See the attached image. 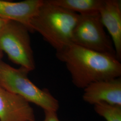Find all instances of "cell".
<instances>
[{
  "mask_svg": "<svg viewBox=\"0 0 121 121\" xmlns=\"http://www.w3.org/2000/svg\"><path fill=\"white\" fill-rule=\"evenodd\" d=\"M64 63L73 85L84 89L92 82L121 77V64L116 56L71 44L56 52Z\"/></svg>",
  "mask_w": 121,
  "mask_h": 121,
  "instance_id": "6da1fadb",
  "label": "cell"
},
{
  "mask_svg": "<svg viewBox=\"0 0 121 121\" xmlns=\"http://www.w3.org/2000/svg\"><path fill=\"white\" fill-rule=\"evenodd\" d=\"M78 17V13L43 0L30 21V31L38 32L56 52L60 51L72 44Z\"/></svg>",
  "mask_w": 121,
  "mask_h": 121,
  "instance_id": "7a4b0ae2",
  "label": "cell"
},
{
  "mask_svg": "<svg viewBox=\"0 0 121 121\" xmlns=\"http://www.w3.org/2000/svg\"><path fill=\"white\" fill-rule=\"evenodd\" d=\"M30 71L20 67L16 69L0 61V85L20 96L29 103L41 108L43 111L57 112L59 103L47 89H41L28 78Z\"/></svg>",
  "mask_w": 121,
  "mask_h": 121,
  "instance_id": "3957f363",
  "label": "cell"
},
{
  "mask_svg": "<svg viewBox=\"0 0 121 121\" xmlns=\"http://www.w3.org/2000/svg\"><path fill=\"white\" fill-rule=\"evenodd\" d=\"M30 31L20 23L8 21L0 30V51L4 52L14 63L29 71L35 69Z\"/></svg>",
  "mask_w": 121,
  "mask_h": 121,
  "instance_id": "277c9868",
  "label": "cell"
},
{
  "mask_svg": "<svg viewBox=\"0 0 121 121\" xmlns=\"http://www.w3.org/2000/svg\"><path fill=\"white\" fill-rule=\"evenodd\" d=\"M72 43L116 57L112 41L104 30L99 12L79 14L73 32Z\"/></svg>",
  "mask_w": 121,
  "mask_h": 121,
  "instance_id": "5b68a950",
  "label": "cell"
},
{
  "mask_svg": "<svg viewBox=\"0 0 121 121\" xmlns=\"http://www.w3.org/2000/svg\"><path fill=\"white\" fill-rule=\"evenodd\" d=\"M0 121H36L30 103L0 85Z\"/></svg>",
  "mask_w": 121,
  "mask_h": 121,
  "instance_id": "8992f818",
  "label": "cell"
},
{
  "mask_svg": "<svg viewBox=\"0 0 121 121\" xmlns=\"http://www.w3.org/2000/svg\"><path fill=\"white\" fill-rule=\"evenodd\" d=\"M82 99L88 104L121 106V78L92 82L83 89Z\"/></svg>",
  "mask_w": 121,
  "mask_h": 121,
  "instance_id": "52a82bcc",
  "label": "cell"
},
{
  "mask_svg": "<svg viewBox=\"0 0 121 121\" xmlns=\"http://www.w3.org/2000/svg\"><path fill=\"white\" fill-rule=\"evenodd\" d=\"M104 27L110 35L117 59L121 60V2L118 0H103L99 11Z\"/></svg>",
  "mask_w": 121,
  "mask_h": 121,
  "instance_id": "ba28073f",
  "label": "cell"
},
{
  "mask_svg": "<svg viewBox=\"0 0 121 121\" xmlns=\"http://www.w3.org/2000/svg\"><path fill=\"white\" fill-rule=\"evenodd\" d=\"M43 0L12 2L0 0V17L20 23L30 31V22Z\"/></svg>",
  "mask_w": 121,
  "mask_h": 121,
  "instance_id": "9c48e42d",
  "label": "cell"
},
{
  "mask_svg": "<svg viewBox=\"0 0 121 121\" xmlns=\"http://www.w3.org/2000/svg\"><path fill=\"white\" fill-rule=\"evenodd\" d=\"M52 4L79 14L99 12L103 0H48Z\"/></svg>",
  "mask_w": 121,
  "mask_h": 121,
  "instance_id": "30bf717a",
  "label": "cell"
},
{
  "mask_svg": "<svg viewBox=\"0 0 121 121\" xmlns=\"http://www.w3.org/2000/svg\"><path fill=\"white\" fill-rule=\"evenodd\" d=\"M94 105L96 113L106 121H121V106L105 103H100Z\"/></svg>",
  "mask_w": 121,
  "mask_h": 121,
  "instance_id": "8fae6325",
  "label": "cell"
},
{
  "mask_svg": "<svg viewBox=\"0 0 121 121\" xmlns=\"http://www.w3.org/2000/svg\"><path fill=\"white\" fill-rule=\"evenodd\" d=\"M44 118L42 121H60L56 112L53 111H43Z\"/></svg>",
  "mask_w": 121,
  "mask_h": 121,
  "instance_id": "7c38bea8",
  "label": "cell"
},
{
  "mask_svg": "<svg viewBox=\"0 0 121 121\" xmlns=\"http://www.w3.org/2000/svg\"><path fill=\"white\" fill-rule=\"evenodd\" d=\"M8 20H5L2 18L0 17V30L3 28V27L6 24V23H7V22H8Z\"/></svg>",
  "mask_w": 121,
  "mask_h": 121,
  "instance_id": "4fadbf2b",
  "label": "cell"
},
{
  "mask_svg": "<svg viewBox=\"0 0 121 121\" xmlns=\"http://www.w3.org/2000/svg\"><path fill=\"white\" fill-rule=\"evenodd\" d=\"M1 51H0V58H1Z\"/></svg>",
  "mask_w": 121,
  "mask_h": 121,
  "instance_id": "5bb4252c",
  "label": "cell"
}]
</instances>
